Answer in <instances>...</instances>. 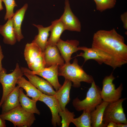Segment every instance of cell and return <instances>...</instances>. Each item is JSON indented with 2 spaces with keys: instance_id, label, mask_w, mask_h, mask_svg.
Returning <instances> with one entry per match:
<instances>
[{
  "instance_id": "obj_1",
  "label": "cell",
  "mask_w": 127,
  "mask_h": 127,
  "mask_svg": "<svg viewBox=\"0 0 127 127\" xmlns=\"http://www.w3.org/2000/svg\"><path fill=\"white\" fill-rule=\"evenodd\" d=\"M91 48L111 57L118 67L127 63V45L124 37L115 28L97 31L93 36Z\"/></svg>"
},
{
  "instance_id": "obj_2",
  "label": "cell",
  "mask_w": 127,
  "mask_h": 127,
  "mask_svg": "<svg viewBox=\"0 0 127 127\" xmlns=\"http://www.w3.org/2000/svg\"><path fill=\"white\" fill-rule=\"evenodd\" d=\"M58 76H62L65 79L70 80L73 83V86L79 88L81 85V82L91 83L94 80L92 76L87 74L82 67L78 64L77 59L75 58L72 64L65 63L62 66H59Z\"/></svg>"
},
{
  "instance_id": "obj_3",
  "label": "cell",
  "mask_w": 127,
  "mask_h": 127,
  "mask_svg": "<svg viewBox=\"0 0 127 127\" xmlns=\"http://www.w3.org/2000/svg\"><path fill=\"white\" fill-rule=\"evenodd\" d=\"M91 84L84 99L81 100L77 97L73 101V106L78 111L85 110L91 112L103 101L100 88L96 84L94 80Z\"/></svg>"
},
{
  "instance_id": "obj_4",
  "label": "cell",
  "mask_w": 127,
  "mask_h": 127,
  "mask_svg": "<svg viewBox=\"0 0 127 127\" xmlns=\"http://www.w3.org/2000/svg\"><path fill=\"white\" fill-rule=\"evenodd\" d=\"M0 116L2 119L13 123L15 127H29L36 120L34 114L25 110L20 105L6 112Z\"/></svg>"
},
{
  "instance_id": "obj_5",
  "label": "cell",
  "mask_w": 127,
  "mask_h": 127,
  "mask_svg": "<svg viewBox=\"0 0 127 127\" xmlns=\"http://www.w3.org/2000/svg\"><path fill=\"white\" fill-rule=\"evenodd\" d=\"M24 55L31 70L37 71L45 67L44 52L35 43L32 42L26 44Z\"/></svg>"
},
{
  "instance_id": "obj_6",
  "label": "cell",
  "mask_w": 127,
  "mask_h": 127,
  "mask_svg": "<svg viewBox=\"0 0 127 127\" xmlns=\"http://www.w3.org/2000/svg\"><path fill=\"white\" fill-rule=\"evenodd\" d=\"M6 69L3 68L0 73V83L3 89V93L0 101V108L8 95L14 89L18 80L24 75L18 63L11 73L7 74Z\"/></svg>"
},
{
  "instance_id": "obj_7",
  "label": "cell",
  "mask_w": 127,
  "mask_h": 127,
  "mask_svg": "<svg viewBox=\"0 0 127 127\" xmlns=\"http://www.w3.org/2000/svg\"><path fill=\"white\" fill-rule=\"evenodd\" d=\"M126 99V98H120L115 102L109 103L107 105L103 116V122L106 127L111 121L116 123L127 124L122 106L123 102Z\"/></svg>"
},
{
  "instance_id": "obj_8",
  "label": "cell",
  "mask_w": 127,
  "mask_h": 127,
  "mask_svg": "<svg viewBox=\"0 0 127 127\" xmlns=\"http://www.w3.org/2000/svg\"><path fill=\"white\" fill-rule=\"evenodd\" d=\"M115 77L112 72L109 75L105 76L103 82V86L101 90V97L103 101L111 103L116 101L120 99L123 89V85L121 83L116 89L113 83Z\"/></svg>"
},
{
  "instance_id": "obj_9",
  "label": "cell",
  "mask_w": 127,
  "mask_h": 127,
  "mask_svg": "<svg viewBox=\"0 0 127 127\" xmlns=\"http://www.w3.org/2000/svg\"><path fill=\"white\" fill-rule=\"evenodd\" d=\"M79 50L83 51L84 52L80 53L75 57H83L84 59V63L88 60L92 59L95 60L99 64L104 63L111 67L114 69L117 68L112 58L106 54L92 48L79 46Z\"/></svg>"
},
{
  "instance_id": "obj_10",
  "label": "cell",
  "mask_w": 127,
  "mask_h": 127,
  "mask_svg": "<svg viewBox=\"0 0 127 127\" xmlns=\"http://www.w3.org/2000/svg\"><path fill=\"white\" fill-rule=\"evenodd\" d=\"M59 66L54 65L45 67L36 71H33L25 67H21L23 72H25L39 75L46 80L52 86L56 91L61 86L58 79Z\"/></svg>"
},
{
  "instance_id": "obj_11",
  "label": "cell",
  "mask_w": 127,
  "mask_h": 127,
  "mask_svg": "<svg viewBox=\"0 0 127 127\" xmlns=\"http://www.w3.org/2000/svg\"><path fill=\"white\" fill-rule=\"evenodd\" d=\"M59 19L64 25L66 30L77 32L81 31V23L72 12L68 0H65L64 12Z\"/></svg>"
},
{
  "instance_id": "obj_12",
  "label": "cell",
  "mask_w": 127,
  "mask_h": 127,
  "mask_svg": "<svg viewBox=\"0 0 127 127\" xmlns=\"http://www.w3.org/2000/svg\"><path fill=\"white\" fill-rule=\"evenodd\" d=\"M38 101L44 102L50 108L52 114V123L53 126L60 125L61 120L59 113L61 110L54 95H49L43 93Z\"/></svg>"
},
{
  "instance_id": "obj_13",
  "label": "cell",
  "mask_w": 127,
  "mask_h": 127,
  "mask_svg": "<svg viewBox=\"0 0 127 127\" xmlns=\"http://www.w3.org/2000/svg\"><path fill=\"white\" fill-rule=\"evenodd\" d=\"M79 41L76 40L65 41L60 39L58 41L56 45L65 63H70L72 54L79 50Z\"/></svg>"
},
{
  "instance_id": "obj_14",
  "label": "cell",
  "mask_w": 127,
  "mask_h": 127,
  "mask_svg": "<svg viewBox=\"0 0 127 127\" xmlns=\"http://www.w3.org/2000/svg\"><path fill=\"white\" fill-rule=\"evenodd\" d=\"M44 53L45 67L54 65L62 66L65 64L56 45L47 44Z\"/></svg>"
},
{
  "instance_id": "obj_15",
  "label": "cell",
  "mask_w": 127,
  "mask_h": 127,
  "mask_svg": "<svg viewBox=\"0 0 127 127\" xmlns=\"http://www.w3.org/2000/svg\"><path fill=\"white\" fill-rule=\"evenodd\" d=\"M23 72L24 75L28 79L29 81L42 93L49 95H55L56 91L52 86L46 80L35 74Z\"/></svg>"
},
{
  "instance_id": "obj_16",
  "label": "cell",
  "mask_w": 127,
  "mask_h": 127,
  "mask_svg": "<svg viewBox=\"0 0 127 127\" xmlns=\"http://www.w3.org/2000/svg\"><path fill=\"white\" fill-rule=\"evenodd\" d=\"M72 86V82L65 79L63 85L56 91L54 95L59 103L61 110L65 109L66 106L70 101V92Z\"/></svg>"
},
{
  "instance_id": "obj_17",
  "label": "cell",
  "mask_w": 127,
  "mask_h": 127,
  "mask_svg": "<svg viewBox=\"0 0 127 127\" xmlns=\"http://www.w3.org/2000/svg\"><path fill=\"white\" fill-rule=\"evenodd\" d=\"M28 7L27 4H25L22 8L16 11L12 18L14 30L17 40L18 42L24 38L21 32V27Z\"/></svg>"
},
{
  "instance_id": "obj_18",
  "label": "cell",
  "mask_w": 127,
  "mask_h": 127,
  "mask_svg": "<svg viewBox=\"0 0 127 127\" xmlns=\"http://www.w3.org/2000/svg\"><path fill=\"white\" fill-rule=\"evenodd\" d=\"M20 87L17 85L8 95L1 105L2 113L8 112L20 105L19 99Z\"/></svg>"
},
{
  "instance_id": "obj_19",
  "label": "cell",
  "mask_w": 127,
  "mask_h": 127,
  "mask_svg": "<svg viewBox=\"0 0 127 127\" xmlns=\"http://www.w3.org/2000/svg\"><path fill=\"white\" fill-rule=\"evenodd\" d=\"M0 34L3 37V41L4 43L12 45L16 43L17 40L12 18L8 19L4 25H0Z\"/></svg>"
},
{
  "instance_id": "obj_20",
  "label": "cell",
  "mask_w": 127,
  "mask_h": 127,
  "mask_svg": "<svg viewBox=\"0 0 127 127\" xmlns=\"http://www.w3.org/2000/svg\"><path fill=\"white\" fill-rule=\"evenodd\" d=\"M109 103L103 101L91 112V127H106L103 121L105 110Z\"/></svg>"
},
{
  "instance_id": "obj_21",
  "label": "cell",
  "mask_w": 127,
  "mask_h": 127,
  "mask_svg": "<svg viewBox=\"0 0 127 127\" xmlns=\"http://www.w3.org/2000/svg\"><path fill=\"white\" fill-rule=\"evenodd\" d=\"M17 84L20 88L24 89L26 93V95L32 97V99L37 101L42 94L29 81L27 80L23 76L18 80Z\"/></svg>"
},
{
  "instance_id": "obj_22",
  "label": "cell",
  "mask_w": 127,
  "mask_h": 127,
  "mask_svg": "<svg viewBox=\"0 0 127 127\" xmlns=\"http://www.w3.org/2000/svg\"><path fill=\"white\" fill-rule=\"evenodd\" d=\"M33 24L37 28L38 33L32 42L36 44L44 52L47 44L49 32L50 31L51 25L44 27L41 25Z\"/></svg>"
},
{
  "instance_id": "obj_23",
  "label": "cell",
  "mask_w": 127,
  "mask_h": 127,
  "mask_svg": "<svg viewBox=\"0 0 127 127\" xmlns=\"http://www.w3.org/2000/svg\"><path fill=\"white\" fill-rule=\"evenodd\" d=\"M19 99L20 105L26 111L40 115V112L36 106L37 101L29 98L23 92V89L19 88Z\"/></svg>"
},
{
  "instance_id": "obj_24",
  "label": "cell",
  "mask_w": 127,
  "mask_h": 127,
  "mask_svg": "<svg viewBox=\"0 0 127 127\" xmlns=\"http://www.w3.org/2000/svg\"><path fill=\"white\" fill-rule=\"evenodd\" d=\"M51 25L50 30L51 34L47 44L56 45L60 39L61 34L66 30L64 25L59 19L52 22Z\"/></svg>"
},
{
  "instance_id": "obj_25",
  "label": "cell",
  "mask_w": 127,
  "mask_h": 127,
  "mask_svg": "<svg viewBox=\"0 0 127 127\" xmlns=\"http://www.w3.org/2000/svg\"><path fill=\"white\" fill-rule=\"evenodd\" d=\"M83 111L81 115L74 118L72 123L77 127H91V112L85 110Z\"/></svg>"
},
{
  "instance_id": "obj_26",
  "label": "cell",
  "mask_w": 127,
  "mask_h": 127,
  "mask_svg": "<svg viewBox=\"0 0 127 127\" xmlns=\"http://www.w3.org/2000/svg\"><path fill=\"white\" fill-rule=\"evenodd\" d=\"M59 114L62 118L61 120L62 127H69L75 116L74 112L70 111L66 108L64 110H61Z\"/></svg>"
},
{
  "instance_id": "obj_27",
  "label": "cell",
  "mask_w": 127,
  "mask_h": 127,
  "mask_svg": "<svg viewBox=\"0 0 127 127\" xmlns=\"http://www.w3.org/2000/svg\"><path fill=\"white\" fill-rule=\"evenodd\" d=\"M93 0L96 4V10L101 12L113 8L116 2V0Z\"/></svg>"
},
{
  "instance_id": "obj_28",
  "label": "cell",
  "mask_w": 127,
  "mask_h": 127,
  "mask_svg": "<svg viewBox=\"0 0 127 127\" xmlns=\"http://www.w3.org/2000/svg\"><path fill=\"white\" fill-rule=\"evenodd\" d=\"M1 0L4 3L6 9L4 20H6L12 18L14 14L13 12L14 9L15 7L17 6L15 0Z\"/></svg>"
},
{
  "instance_id": "obj_29",
  "label": "cell",
  "mask_w": 127,
  "mask_h": 127,
  "mask_svg": "<svg viewBox=\"0 0 127 127\" xmlns=\"http://www.w3.org/2000/svg\"><path fill=\"white\" fill-rule=\"evenodd\" d=\"M121 20L123 24L124 28L127 30V12H126L121 15L120 16Z\"/></svg>"
},
{
  "instance_id": "obj_30",
  "label": "cell",
  "mask_w": 127,
  "mask_h": 127,
  "mask_svg": "<svg viewBox=\"0 0 127 127\" xmlns=\"http://www.w3.org/2000/svg\"><path fill=\"white\" fill-rule=\"evenodd\" d=\"M1 46L0 45V73L2 71L3 67H2V61L4 58Z\"/></svg>"
},
{
  "instance_id": "obj_31",
  "label": "cell",
  "mask_w": 127,
  "mask_h": 127,
  "mask_svg": "<svg viewBox=\"0 0 127 127\" xmlns=\"http://www.w3.org/2000/svg\"><path fill=\"white\" fill-rule=\"evenodd\" d=\"M106 127H117V123L111 121L108 123Z\"/></svg>"
},
{
  "instance_id": "obj_32",
  "label": "cell",
  "mask_w": 127,
  "mask_h": 127,
  "mask_svg": "<svg viewBox=\"0 0 127 127\" xmlns=\"http://www.w3.org/2000/svg\"><path fill=\"white\" fill-rule=\"evenodd\" d=\"M6 126L5 120L2 119L0 116V127H5Z\"/></svg>"
},
{
  "instance_id": "obj_33",
  "label": "cell",
  "mask_w": 127,
  "mask_h": 127,
  "mask_svg": "<svg viewBox=\"0 0 127 127\" xmlns=\"http://www.w3.org/2000/svg\"><path fill=\"white\" fill-rule=\"evenodd\" d=\"M127 127V124L123 123H117V127Z\"/></svg>"
},
{
  "instance_id": "obj_34",
  "label": "cell",
  "mask_w": 127,
  "mask_h": 127,
  "mask_svg": "<svg viewBox=\"0 0 127 127\" xmlns=\"http://www.w3.org/2000/svg\"><path fill=\"white\" fill-rule=\"evenodd\" d=\"M2 1L1 0H0V11L3 9V8L2 4Z\"/></svg>"
}]
</instances>
